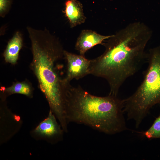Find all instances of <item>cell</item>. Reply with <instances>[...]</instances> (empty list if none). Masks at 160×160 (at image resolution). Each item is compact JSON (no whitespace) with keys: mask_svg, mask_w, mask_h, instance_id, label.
<instances>
[{"mask_svg":"<svg viewBox=\"0 0 160 160\" xmlns=\"http://www.w3.org/2000/svg\"><path fill=\"white\" fill-rule=\"evenodd\" d=\"M152 34L144 23H131L103 43L104 52L91 60L90 74L107 81L109 95L117 96L124 82L137 73L147 60L145 49Z\"/></svg>","mask_w":160,"mask_h":160,"instance_id":"6da1fadb","label":"cell"},{"mask_svg":"<svg viewBox=\"0 0 160 160\" xmlns=\"http://www.w3.org/2000/svg\"><path fill=\"white\" fill-rule=\"evenodd\" d=\"M27 30L33 56L31 68L50 110L59 121L63 122L66 119L64 81L59 77L55 66L64 57V50L58 39L46 29L38 30L28 26Z\"/></svg>","mask_w":160,"mask_h":160,"instance_id":"7a4b0ae2","label":"cell"},{"mask_svg":"<svg viewBox=\"0 0 160 160\" xmlns=\"http://www.w3.org/2000/svg\"><path fill=\"white\" fill-rule=\"evenodd\" d=\"M65 109L67 121L88 126L105 133L113 135L127 129L124 116L123 100L109 95H93L80 86L66 82Z\"/></svg>","mask_w":160,"mask_h":160,"instance_id":"3957f363","label":"cell"},{"mask_svg":"<svg viewBox=\"0 0 160 160\" xmlns=\"http://www.w3.org/2000/svg\"><path fill=\"white\" fill-rule=\"evenodd\" d=\"M148 65L143 80L135 92L123 100L124 112L138 127L154 105L160 103V45L147 53Z\"/></svg>","mask_w":160,"mask_h":160,"instance_id":"277c9868","label":"cell"},{"mask_svg":"<svg viewBox=\"0 0 160 160\" xmlns=\"http://www.w3.org/2000/svg\"><path fill=\"white\" fill-rule=\"evenodd\" d=\"M64 58L67 65V74L65 78L70 82L72 79L82 78L90 74L91 60L84 56L77 55L64 50Z\"/></svg>","mask_w":160,"mask_h":160,"instance_id":"5b68a950","label":"cell"},{"mask_svg":"<svg viewBox=\"0 0 160 160\" xmlns=\"http://www.w3.org/2000/svg\"><path fill=\"white\" fill-rule=\"evenodd\" d=\"M57 119L50 110L48 116L36 127L33 133L39 136L59 141L64 132Z\"/></svg>","mask_w":160,"mask_h":160,"instance_id":"8992f818","label":"cell"},{"mask_svg":"<svg viewBox=\"0 0 160 160\" xmlns=\"http://www.w3.org/2000/svg\"><path fill=\"white\" fill-rule=\"evenodd\" d=\"M112 35L104 36L91 30H83L77 39L75 49L80 55L84 56L88 50L97 45L102 44L104 40L109 38Z\"/></svg>","mask_w":160,"mask_h":160,"instance_id":"52a82bcc","label":"cell"},{"mask_svg":"<svg viewBox=\"0 0 160 160\" xmlns=\"http://www.w3.org/2000/svg\"><path fill=\"white\" fill-rule=\"evenodd\" d=\"M64 13L71 28L85 22L86 17L81 4L77 0H67L65 3Z\"/></svg>","mask_w":160,"mask_h":160,"instance_id":"ba28073f","label":"cell"},{"mask_svg":"<svg viewBox=\"0 0 160 160\" xmlns=\"http://www.w3.org/2000/svg\"><path fill=\"white\" fill-rule=\"evenodd\" d=\"M23 43L21 33L19 31H16L8 41L3 53V56L6 63L13 65L16 64Z\"/></svg>","mask_w":160,"mask_h":160,"instance_id":"9c48e42d","label":"cell"},{"mask_svg":"<svg viewBox=\"0 0 160 160\" xmlns=\"http://www.w3.org/2000/svg\"><path fill=\"white\" fill-rule=\"evenodd\" d=\"M1 90L5 96L18 94L31 98L33 97V89L31 83L26 80L14 82L12 85L8 87H1Z\"/></svg>","mask_w":160,"mask_h":160,"instance_id":"30bf717a","label":"cell"},{"mask_svg":"<svg viewBox=\"0 0 160 160\" xmlns=\"http://www.w3.org/2000/svg\"><path fill=\"white\" fill-rule=\"evenodd\" d=\"M139 133L149 139L160 138V113L148 130Z\"/></svg>","mask_w":160,"mask_h":160,"instance_id":"8fae6325","label":"cell"},{"mask_svg":"<svg viewBox=\"0 0 160 160\" xmlns=\"http://www.w3.org/2000/svg\"><path fill=\"white\" fill-rule=\"evenodd\" d=\"M12 0H0V16L4 17L9 11Z\"/></svg>","mask_w":160,"mask_h":160,"instance_id":"7c38bea8","label":"cell"}]
</instances>
